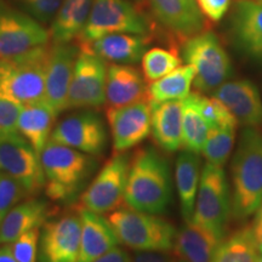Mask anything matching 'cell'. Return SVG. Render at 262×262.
Listing matches in <instances>:
<instances>
[{"mask_svg":"<svg viewBox=\"0 0 262 262\" xmlns=\"http://www.w3.org/2000/svg\"><path fill=\"white\" fill-rule=\"evenodd\" d=\"M172 179L169 162L153 147L137 149L131 157L125 204L135 210L160 215L171 202Z\"/></svg>","mask_w":262,"mask_h":262,"instance_id":"6da1fadb","label":"cell"},{"mask_svg":"<svg viewBox=\"0 0 262 262\" xmlns=\"http://www.w3.org/2000/svg\"><path fill=\"white\" fill-rule=\"evenodd\" d=\"M232 215L249 217L262 204V133L244 126L231 163Z\"/></svg>","mask_w":262,"mask_h":262,"instance_id":"7a4b0ae2","label":"cell"},{"mask_svg":"<svg viewBox=\"0 0 262 262\" xmlns=\"http://www.w3.org/2000/svg\"><path fill=\"white\" fill-rule=\"evenodd\" d=\"M45 193L51 201L70 203L81 194L97 163L94 156L50 140L40 153Z\"/></svg>","mask_w":262,"mask_h":262,"instance_id":"3957f363","label":"cell"},{"mask_svg":"<svg viewBox=\"0 0 262 262\" xmlns=\"http://www.w3.org/2000/svg\"><path fill=\"white\" fill-rule=\"evenodd\" d=\"M119 242L136 251L173 250L176 233L171 222L158 215L131 209H117L108 216Z\"/></svg>","mask_w":262,"mask_h":262,"instance_id":"277c9868","label":"cell"},{"mask_svg":"<svg viewBox=\"0 0 262 262\" xmlns=\"http://www.w3.org/2000/svg\"><path fill=\"white\" fill-rule=\"evenodd\" d=\"M50 47L44 45L0 60V93L28 104L44 100Z\"/></svg>","mask_w":262,"mask_h":262,"instance_id":"5b68a950","label":"cell"},{"mask_svg":"<svg viewBox=\"0 0 262 262\" xmlns=\"http://www.w3.org/2000/svg\"><path fill=\"white\" fill-rule=\"evenodd\" d=\"M182 58L194 68V84L198 93H214L232 73L231 58L215 33L204 31L186 39Z\"/></svg>","mask_w":262,"mask_h":262,"instance_id":"8992f818","label":"cell"},{"mask_svg":"<svg viewBox=\"0 0 262 262\" xmlns=\"http://www.w3.org/2000/svg\"><path fill=\"white\" fill-rule=\"evenodd\" d=\"M231 214L232 192L224 166L205 162L192 221L225 238Z\"/></svg>","mask_w":262,"mask_h":262,"instance_id":"52a82bcc","label":"cell"},{"mask_svg":"<svg viewBox=\"0 0 262 262\" xmlns=\"http://www.w3.org/2000/svg\"><path fill=\"white\" fill-rule=\"evenodd\" d=\"M114 33L147 37L148 21L129 0H95L86 25L78 38L79 42L89 44Z\"/></svg>","mask_w":262,"mask_h":262,"instance_id":"ba28073f","label":"cell"},{"mask_svg":"<svg viewBox=\"0 0 262 262\" xmlns=\"http://www.w3.org/2000/svg\"><path fill=\"white\" fill-rule=\"evenodd\" d=\"M131 156L116 153L103 164L93 181L80 194V206L98 214H107L122 208L125 203V188Z\"/></svg>","mask_w":262,"mask_h":262,"instance_id":"9c48e42d","label":"cell"},{"mask_svg":"<svg viewBox=\"0 0 262 262\" xmlns=\"http://www.w3.org/2000/svg\"><path fill=\"white\" fill-rule=\"evenodd\" d=\"M49 39L40 22L0 0V60L48 45Z\"/></svg>","mask_w":262,"mask_h":262,"instance_id":"30bf717a","label":"cell"},{"mask_svg":"<svg viewBox=\"0 0 262 262\" xmlns=\"http://www.w3.org/2000/svg\"><path fill=\"white\" fill-rule=\"evenodd\" d=\"M107 72L108 66L103 58L80 47L68 93L67 110L95 108L106 103Z\"/></svg>","mask_w":262,"mask_h":262,"instance_id":"8fae6325","label":"cell"},{"mask_svg":"<svg viewBox=\"0 0 262 262\" xmlns=\"http://www.w3.org/2000/svg\"><path fill=\"white\" fill-rule=\"evenodd\" d=\"M0 171L17 180L31 195L45 187L40 155L21 134L0 140Z\"/></svg>","mask_w":262,"mask_h":262,"instance_id":"7c38bea8","label":"cell"},{"mask_svg":"<svg viewBox=\"0 0 262 262\" xmlns=\"http://www.w3.org/2000/svg\"><path fill=\"white\" fill-rule=\"evenodd\" d=\"M50 140L95 157L106 149L107 129L97 113L84 111L58 122Z\"/></svg>","mask_w":262,"mask_h":262,"instance_id":"4fadbf2b","label":"cell"},{"mask_svg":"<svg viewBox=\"0 0 262 262\" xmlns=\"http://www.w3.org/2000/svg\"><path fill=\"white\" fill-rule=\"evenodd\" d=\"M107 122L116 153L126 152L139 146L152 133V112L148 101L119 108H108Z\"/></svg>","mask_w":262,"mask_h":262,"instance_id":"5bb4252c","label":"cell"},{"mask_svg":"<svg viewBox=\"0 0 262 262\" xmlns=\"http://www.w3.org/2000/svg\"><path fill=\"white\" fill-rule=\"evenodd\" d=\"M79 52L80 48L71 42L52 44L50 47L44 100L56 116L67 110L68 93Z\"/></svg>","mask_w":262,"mask_h":262,"instance_id":"9a60e30c","label":"cell"},{"mask_svg":"<svg viewBox=\"0 0 262 262\" xmlns=\"http://www.w3.org/2000/svg\"><path fill=\"white\" fill-rule=\"evenodd\" d=\"M79 214H66L44 225L40 234L44 262H78L80 255Z\"/></svg>","mask_w":262,"mask_h":262,"instance_id":"2e32d148","label":"cell"},{"mask_svg":"<svg viewBox=\"0 0 262 262\" xmlns=\"http://www.w3.org/2000/svg\"><path fill=\"white\" fill-rule=\"evenodd\" d=\"M155 17L164 28L183 40L204 32V15L195 0H148Z\"/></svg>","mask_w":262,"mask_h":262,"instance_id":"e0dca14e","label":"cell"},{"mask_svg":"<svg viewBox=\"0 0 262 262\" xmlns=\"http://www.w3.org/2000/svg\"><path fill=\"white\" fill-rule=\"evenodd\" d=\"M212 97L224 103L242 125L257 127L262 124V100L250 80L226 81L212 93Z\"/></svg>","mask_w":262,"mask_h":262,"instance_id":"ac0fdd59","label":"cell"},{"mask_svg":"<svg viewBox=\"0 0 262 262\" xmlns=\"http://www.w3.org/2000/svg\"><path fill=\"white\" fill-rule=\"evenodd\" d=\"M81 222L80 255L78 262H93L120 244L110 219L79 205Z\"/></svg>","mask_w":262,"mask_h":262,"instance_id":"d6986e66","label":"cell"},{"mask_svg":"<svg viewBox=\"0 0 262 262\" xmlns=\"http://www.w3.org/2000/svg\"><path fill=\"white\" fill-rule=\"evenodd\" d=\"M147 98L146 78L130 64L108 66L106 103L108 108H119Z\"/></svg>","mask_w":262,"mask_h":262,"instance_id":"ffe728a7","label":"cell"},{"mask_svg":"<svg viewBox=\"0 0 262 262\" xmlns=\"http://www.w3.org/2000/svg\"><path fill=\"white\" fill-rule=\"evenodd\" d=\"M232 33L242 50L262 60V5L255 0H237L232 14Z\"/></svg>","mask_w":262,"mask_h":262,"instance_id":"44dd1931","label":"cell"},{"mask_svg":"<svg viewBox=\"0 0 262 262\" xmlns=\"http://www.w3.org/2000/svg\"><path fill=\"white\" fill-rule=\"evenodd\" d=\"M152 112V136L157 146L168 153L182 147L183 100L153 102L148 101Z\"/></svg>","mask_w":262,"mask_h":262,"instance_id":"7402d4cb","label":"cell"},{"mask_svg":"<svg viewBox=\"0 0 262 262\" xmlns=\"http://www.w3.org/2000/svg\"><path fill=\"white\" fill-rule=\"evenodd\" d=\"M225 238L193 221L185 222L176 233L173 250L186 262H212Z\"/></svg>","mask_w":262,"mask_h":262,"instance_id":"603a6c76","label":"cell"},{"mask_svg":"<svg viewBox=\"0 0 262 262\" xmlns=\"http://www.w3.org/2000/svg\"><path fill=\"white\" fill-rule=\"evenodd\" d=\"M148 38L130 33H114L97 39L89 44H80L103 58L116 64H135L145 55Z\"/></svg>","mask_w":262,"mask_h":262,"instance_id":"cb8c5ba5","label":"cell"},{"mask_svg":"<svg viewBox=\"0 0 262 262\" xmlns=\"http://www.w3.org/2000/svg\"><path fill=\"white\" fill-rule=\"evenodd\" d=\"M48 202L32 198L18 203L0 224V245L11 244L19 235L33 228H40L48 222Z\"/></svg>","mask_w":262,"mask_h":262,"instance_id":"d4e9b609","label":"cell"},{"mask_svg":"<svg viewBox=\"0 0 262 262\" xmlns=\"http://www.w3.org/2000/svg\"><path fill=\"white\" fill-rule=\"evenodd\" d=\"M202 162L198 153L182 150L175 163V183L180 208L185 222L192 221L194 214L196 194L202 176Z\"/></svg>","mask_w":262,"mask_h":262,"instance_id":"484cf974","label":"cell"},{"mask_svg":"<svg viewBox=\"0 0 262 262\" xmlns=\"http://www.w3.org/2000/svg\"><path fill=\"white\" fill-rule=\"evenodd\" d=\"M56 117V113L45 100L24 104L22 107L18 118V133L39 155L50 141Z\"/></svg>","mask_w":262,"mask_h":262,"instance_id":"4316f807","label":"cell"},{"mask_svg":"<svg viewBox=\"0 0 262 262\" xmlns=\"http://www.w3.org/2000/svg\"><path fill=\"white\" fill-rule=\"evenodd\" d=\"M95 0H63L51 25L52 44H66L79 38Z\"/></svg>","mask_w":262,"mask_h":262,"instance_id":"83f0119b","label":"cell"},{"mask_svg":"<svg viewBox=\"0 0 262 262\" xmlns=\"http://www.w3.org/2000/svg\"><path fill=\"white\" fill-rule=\"evenodd\" d=\"M195 72L191 64L180 66L175 71L152 81L147 86V100L153 102L185 100L191 94Z\"/></svg>","mask_w":262,"mask_h":262,"instance_id":"f1b7e54d","label":"cell"},{"mask_svg":"<svg viewBox=\"0 0 262 262\" xmlns=\"http://www.w3.org/2000/svg\"><path fill=\"white\" fill-rule=\"evenodd\" d=\"M258 256L253 229L243 227L222 241L212 262H257Z\"/></svg>","mask_w":262,"mask_h":262,"instance_id":"f546056e","label":"cell"},{"mask_svg":"<svg viewBox=\"0 0 262 262\" xmlns=\"http://www.w3.org/2000/svg\"><path fill=\"white\" fill-rule=\"evenodd\" d=\"M210 125L203 117L196 106L193 93L183 100V117H182V147L191 152L201 155Z\"/></svg>","mask_w":262,"mask_h":262,"instance_id":"4dcf8cb0","label":"cell"},{"mask_svg":"<svg viewBox=\"0 0 262 262\" xmlns=\"http://www.w3.org/2000/svg\"><path fill=\"white\" fill-rule=\"evenodd\" d=\"M237 127L219 126L211 127L208 139L202 149V155L206 163L224 166L233 150Z\"/></svg>","mask_w":262,"mask_h":262,"instance_id":"1f68e13d","label":"cell"},{"mask_svg":"<svg viewBox=\"0 0 262 262\" xmlns=\"http://www.w3.org/2000/svg\"><path fill=\"white\" fill-rule=\"evenodd\" d=\"M181 66V58L175 51L153 48L142 57V73L147 81L152 83L175 71Z\"/></svg>","mask_w":262,"mask_h":262,"instance_id":"d6a6232c","label":"cell"},{"mask_svg":"<svg viewBox=\"0 0 262 262\" xmlns=\"http://www.w3.org/2000/svg\"><path fill=\"white\" fill-rule=\"evenodd\" d=\"M195 103L198 106L199 111L205 118L209 125L211 127L219 126H238V120L235 117L228 111V108L221 103L220 101L216 100L215 97H206L201 93H193Z\"/></svg>","mask_w":262,"mask_h":262,"instance_id":"836d02e7","label":"cell"},{"mask_svg":"<svg viewBox=\"0 0 262 262\" xmlns=\"http://www.w3.org/2000/svg\"><path fill=\"white\" fill-rule=\"evenodd\" d=\"M31 195L17 180L0 171V224L6 214L18 203Z\"/></svg>","mask_w":262,"mask_h":262,"instance_id":"e575fe53","label":"cell"},{"mask_svg":"<svg viewBox=\"0 0 262 262\" xmlns=\"http://www.w3.org/2000/svg\"><path fill=\"white\" fill-rule=\"evenodd\" d=\"M24 104L0 93V140L17 135L18 118Z\"/></svg>","mask_w":262,"mask_h":262,"instance_id":"d590c367","label":"cell"},{"mask_svg":"<svg viewBox=\"0 0 262 262\" xmlns=\"http://www.w3.org/2000/svg\"><path fill=\"white\" fill-rule=\"evenodd\" d=\"M40 228H33L12 242L10 245L12 255L18 262H37Z\"/></svg>","mask_w":262,"mask_h":262,"instance_id":"8d00e7d4","label":"cell"},{"mask_svg":"<svg viewBox=\"0 0 262 262\" xmlns=\"http://www.w3.org/2000/svg\"><path fill=\"white\" fill-rule=\"evenodd\" d=\"M26 14L41 25L54 21L63 0H16Z\"/></svg>","mask_w":262,"mask_h":262,"instance_id":"74e56055","label":"cell"},{"mask_svg":"<svg viewBox=\"0 0 262 262\" xmlns=\"http://www.w3.org/2000/svg\"><path fill=\"white\" fill-rule=\"evenodd\" d=\"M204 17L212 22H219L228 11L231 0H195Z\"/></svg>","mask_w":262,"mask_h":262,"instance_id":"f35d334b","label":"cell"},{"mask_svg":"<svg viewBox=\"0 0 262 262\" xmlns=\"http://www.w3.org/2000/svg\"><path fill=\"white\" fill-rule=\"evenodd\" d=\"M169 251H137L133 262H178Z\"/></svg>","mask_w":262,"mask_h":262,"instance_id":"ab89813d","label":"cell"},{"mask_svg":"<svg viewBox=\"0 0 262 262\" xmlns=\"http://www.w3.org/2000/svg\"><path fill=\"white\" fill-rule=\"evenodd\" d=\"M93 262H133V260L124 249L117 247Z\"/></svg>","mask_w":262,"mask_h":262,"instance_id":"60d3db41","label":"cell"},{"mask_svg":"<svg viewBox=\"0 0 262 262\" xmlns=\"http://www.w3.org/2000/svg\"><path fill=\"white\" fill-rule=\"evenodd\" d=\"M255 214H256V216H255V220L253 226H251V229H253L258 251H260V254H262V204L260 205V208L257 209V211L255 212Z\"/></svg>","mask_w":262,"mask_h":262,"instance_id":"b9f144b4","label":"cell"},{"mask_svg":"<svg viewBox=\"0 0 262 262\" xmlns=\"http://www.w3.org/2000/svg\"><path fill=\"white\" fill-rule=\"evenodd\" d=\"M0 262H18L12 255L11 248L9 244L0 247Z\"/></svg>","mask_w":262,"mask_h":262,"instance_id":"7bdbcfd3","label":"cell"},{"mask_svg":"<svg viewBox=\"0 0 262 262\" xmlns=\"http://www.w3.org/2000/svg\"><path fill=\"white\" fill-rule=\"evenodd\" d=\"M257 262H262V254H260V256H258Z\"/></svg>","mask_w":262,"mask_h":262,"instance_id":"ee69618b","label":"cell"},{"mask_svg":"<svg viewBox=\"0 0 262 262\" xmlns=\"http://www.w3.org/2000/svg\"><path fill=\"white\" fill-rule=\"evenodd\" d=\"M255 2H257L258 4H261V5H262V0H255Z\"/></svg>","mask_w":262,"mask_h":262,"instance_id":"f6af8a7d","label":"cell"},{"mask_svg":"<svg viewBox=\"0 0 262 262\" xmlns=\"http://www.w3.org/2000/svg\"><path fill=\"white\" fill-rule=\"evenodd\" d=\"M178 262H186V261H183V260H180V261H178Z\"/></svg>","mask_w":262,"mask_h":262,"instance_id":"bcb514c9","label":"cell"},{"mask_svg":"<svg viewBox=\"0 0 262 262\" xmlns=\"http://www.w3.org/2000/svg\"><path fill=\"white\" fill-rule=\"evenodd\" d=\"M137 2H139V0H137Z\"/></svg>","mask_w":262,"mask_h":262,"instance_id":"7dc6e473","label":"cell"}]
</instances>
